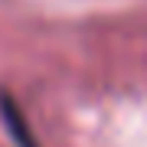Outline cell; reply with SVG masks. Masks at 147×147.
I'll list each match as a JSON object with an SVG mask.
<instances>
[{
	"mask_svg": "<svg viewBox=\"0 0 147 147\" xmlns=\"http://www.w3.org/2000/svg\"><path fill=\"white\" fill-rule=\"evenodd\" d=\"M0 115H3L7 127H10V134H13V141L20 144V147H39V144H36V137H33V131L26 127V118H23V111L16 108V101H13L7 92H0Z\"/></svg>",
	"mask_w": 147,
	"mask_h": 147,
	"instance_id": "cell-1",
	"label": "cell"
}]
</instances>
